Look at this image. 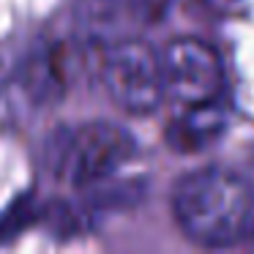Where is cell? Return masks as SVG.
<instances>
[{"label": "cell", "mask_w": 254, "mask_h": 254, "mask_svg": "<svg viewBox=\"0 0 254 254\" xmlns=\"http://www.w3.org/2000/svg\"><path fill=\"white\" fill-rule=\"evenodd\" d=\"M254 189L238 172L205 167L181 178L172 194L175 221L194 243L230 246L246 238Z\"/></svg>", "instance_id": "obj_1"}, {"label": "cell", "mask_w": 254, "mask_h": 254, "mask_svg": "<svg viewBox=\"0 0 254 254\" xmlns=\"http://www.w3.org/2000/svg\"><path fill=\"white\" fill-rule=\"evenodd\" d=\"M161 77L167 96H175L183 104H199L219 96L221 63L213 47L197 39H175L159 52Z\"/></svg>", "instance_id": "obj_4"}, {"label": "cell", "mask_w": 254, "mask_h": 254, "mask_svg": "<svg viewBox=\"0 0 254 254\" xmlns=\"http://www.w3.org/2000/svg\"><path fill=\"white\" fill-rule=\"evenodd\" d=\"M167 0H99L88 14V25L99 33L123 28H142L161 17Z\"/></svg>", "instance_id": "obj_6"}, {"label": "cell", "mask_w": 254, "mask_h": 254, "mask_svg": "<svg viewBox=\"0 0 254 254\" xmlns=\"http://www.w3.org/2000/svg\"><path fill=\"white\" fill-rule=\"evenodd\" d=\"M246 238L254 241V202H252V213H249V227H246Z\"/></svg>", "instance_id": "obj_7"}, {"label": "cell", "mask_w": 254, "mask_h": 254, "mask_svg": "<svg viewBox=\"0 0 254 254\" xmlns=\"http://www.w3.org/2000/svg\"><path fill=\"white\" fill-rule=\"evenodd\" d=\"M134 153V139L112 123H82L61 131L50 145V167L71 186H90L115 175Z\"/></svg>", "instance_id": "obj_2"}, {"label": "cell", "mask_w": 254, "mask_h": 254, "mask_svg": "<svg viewBox=\"0 0 254 254\" xmlns=\"http://www.w3.org/2000/svg\"><path fill=\"white\" fill-rule=\"evenodd\" d=\"M189 110L183 112L178 121L170 123L167 128V139H170V148L175 150H199L208 142H213L221 131H224V107L216 99L210 101H199V104H186Z\"/></svg>", "instance_id": "obj_5"}, {"label": "cell", "mask_w": 254, "mask_h": 254, "mask_svg": "<svg viewBox=\"0 0 254 254\" xmlns=\"http://www.w3.org/2000/svg\"><path fill=\"white\" fill-rule=\"evenodd\" d=\"M101 82L126 112H150L167 96L161 58L145 41L126 36L112 41L101 58Z\"/></svg>", "instance_id": "obj_3"}]
</instances>
